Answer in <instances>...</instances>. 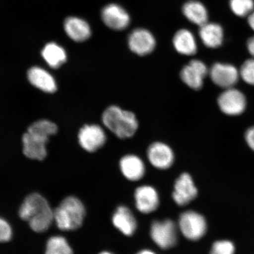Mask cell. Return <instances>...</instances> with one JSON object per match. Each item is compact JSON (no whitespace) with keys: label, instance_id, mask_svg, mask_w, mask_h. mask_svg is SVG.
<instances>
[{"label":"cell","instance_id":"cell-1","mask_svg":"<svg viewBox=\"0 0 254 254\" xmlns=\"http://www.w3.org/2000/svg\"><path fill=\"white\" fill-rule=\"evenodd\" d=\"M22 220L29 224L36 233L46 231L54 221V211L45 198L39 193H32L24 199L19 210Z\"/></svg>","mask_w":254,"mask_h":254},{"label":"cell","instance_id":"cell-2","mask_svg":"<svg viewBox=\"0 0 254 254\" xmlns=\"http://www.w3.org/2000/svg\"><path fill=\"white\" fill-rule=\"evenodd\" d=\"M102 122L107 128L121 139L132 137L138 128L135 114L116 106H110L104 111Z\"/></svg>","mask_w":254,"mask_h":254},{"label":"cell","instance_id":"cell-3","mask_svg":"<svg viewBox=\"0 0 254 254\" xmlns=\"http://www.w3.org/2000/svg\"><path fill=\"white\" fill-rule=\"evenodd\" d=\"M85 215L83 204L77 198L70 196L64 199L54 211V221L61 230H75L81 226Z\"/></svg>","mask_w":254,"mask_h":254},{"label":"cell","instance_id":"cell-4","mask_svg":"<svg viewBox=\"0 0 254 254\" xmlns=\"http://www.w3.org/2000/svg\"><path fill=\"white\" fill-rule=\"evenodd\" d=\"M179 224L183 236L190 241H198L207 231L204 216L193 211H187L181 214Z\"/></svg>","mask_w":254,"mask_h":254},{"label":"cell","instance_id":"cell-5","mask_svg":"<svg viewBox=\"0 0 254 254\" xmlns=\"http://www.w3.org/2000/svg\"><path fill=\"white\" fill-rule=\"evenodd\" d=\"M152 240L163 250H168L176 245L178 241L176 224L171 220L154 221L151 227Z\"/></svg>","mask_w":254,"mask_h":254},{"label":"cell","instance_id":"cell-6","mask_svg":"<svg viewBox=\"0 0 254 254\" xmlns=\"http://www.w3.org/2000/svg\"><path fill=\"white\" fill-rule=\"evenodd\" d=\"M217 102L222 112L230 116L241 115L245 111L247 104L245 95L234 87L225 89L218 97Z\"/></svg>","mask_w":254,"mask_h":254},{"label":"cell","instance_id":"cell-7","mask_svg":"<svg viewBox=\"0 0 254 254\" xmlns=\"http://www.w3.org/2000/svg\"><path fill=\"white\" fill-rule=\"evenodd\" d=\"M209 75L216 85L225 90L234 87L240 77V71L236 66L221 63H215L212 66Z\"/></svg>","mask_w":254,"mask_h":254},{"label":"cell","instance_id":"cell-8","mask_svg":"<svg viewBox=\"0 0 254 254\" xmlns=\"http://www.w3.org/2000/svg\"><path fill=\"white\" fill-rule=\"evenodd\" d=\"M78 138L81 147L90 152L99 150L107 140L104 130L96 125L84 126L79 131Z\"/></svg>","mask_w":254,"mask_h":254},{"label":"cell","instance_id":"cell-9","mask_svg":"<svg viewBox=\"0 0 254 254\" xmlns=\"http://www.w3.org/2000/svg\"><path fill=\"white\" fill-rule=\"evenodd\" d=\"M209 74L207 66L198 60H193L184 66L180 77L187 86L192 90H199L204 85L206 75Z\"/></svg>","mask_w":254,"mask_h":254},{"label":"cell","instance_id":"cell-10","mask_svg":"<svg viewBox=\"0 0 254 254\" xmlns=\"http://www.w3.org/2000/svg\"><path fill=\"white\" fill-rule=\"evenodd\" d=\"M128 44L130 50L139 56L151 53L156 47L155 37L144 28H136L129 35Z\"/></svg>","mask_w":254,"mask_h":254},{"label":"cell","instance_id":"cell-11","mask_svg":"<svg viewBox=\"0 0 254 254\" xmlns=\"http://www.w3.org/2000/svg\"><path fill=\"white\" fill-rule=\"evenodd\" d=\"M101 15L105 25L113 30H125L131 22L130 16L126 9L114 3L105 6Z\"/></svg>","mask_w":254,"mask_h":254},{"label":"cell","instance_id":"cell-12","mask_svg":"<svg viewBox=\"0 0 254 254\" xmlns=\"http://www.w3.org/2000/svg\"><path fill=\"white\" fill-rule=\"evenodd\" d=\"M198 190L191 177L188 173H183L175 182L173 198L179 206H185L195 199Z\"/></svg>","mask_w":254,"mask_h":254},{"label":"cell","instance_id":"cell-13","mask_svg":"<svg viewBox=\"0 0 254 254\" xmlns=\"http://www.w3.org/2000/svg\"><path fill=\"white\" fill-rule=\"evenodd\" d=\"M147 157L152 166L159 170L168 169L174 161L172 149L163 142L152 144L148 148Z\"/></svg>","mask_w":254,"mask_h":254},{"label":"cell","instance_id":"cell-14","mask_svg":"<svg viewBox=\"0 0 254 254\" xmlns=\"http://www.w3.org/2000/svg\"><path fill=\"white\" fill-rule=\"evenodd\" d=\"M135 205L143 214H150L155 211L160 204V198L156 190L150 186L138 187L134 193Z\"/></svg>","mask_w":254,"mask_h":254},{"label":"cell","instance_id":"cell-15","mask_svg":"<svg viewBox=\"0 0 254 254\" xmlns=\"http://www.w3.org/2000/svg\"><path fill=\"white\" fill-rule=\"evenodd\" d=\"M23 152L32 160H43L47 156L46 144L48 139L27 132L23 136Z\"/></svg>","mask_w":254,"mask_h":254},{"label":"cell","instance_id":"cell-16","mask_svg":"<svg viewBox=\"0 0 254 254\" xmlns=\"http://www.w3.org/2000/svg\"><path fill=\"white\" fill-rule=\"evenodd\" d=\"M65 33L75 42H84L91 37L90 25L83 19L77 17L66 18L64 23Z\"/></svg>","mask_w":254,"mask_h":254},{"label":"cell","instance_id":"cell-17","mask_svg":"<svg viewBox=\"0 0 254 254\" xmlns=\"http://www.w3.org/2000/svg\"><path fill=\"white\" fill-rule=\"evenodd\" d=\"M28 81L35 87L48 93H53L57 90L55 78L44 68L33 66L27 73Z\"/></svg>","mask_w":254,"mask_h":254},{"label":"cell","instance_id":"cell-18","mask_svg":"<svg viewBox=\"0 0 254 254\" xmlns=\"http://www.w3.org/2000/svg\"><path fill=\"white\" fill-rule=\"evenodd\" d=\"M112 221L114 227L126 236H132L137 227L134 215L125 206H120L117 208L113 214Z\"/></svg>","mask_w":254,"mask_h":254},{"label":"cell","instance_id":"cell-19","mask_svg":"<svg viewBox=\"0 0 254 254\" xmlns=\"http://www.w3.org/2000/svg\"><path fill=\"white\" fill-rule=\"evenodd\" d=\"M120 167L124 176L132 182L141 180L145 173L144 163L135 155H127L121 159Z\"/></svg>","mask_w":254,"mask_h":254},{"label":"cell","instance_id":"cell-20","mask_svg":"<svg viewBox=\"0 0 254 254\" xmlns=\"http://www.w3.org/2000/svg\"><path fill=\"white\" fill-rule=\"evenodd\" d=\"M199 36L203 44L210 49H217L223 43V28L217 23L208 22L199 27Z\"/></svg>","mask_w":254,"mask_h":254},{"label":"cell","instance_id":"cell-21","mask_svg":"<svg viewBox=\"0 0 254 254\" xmlns=\"http://www.w3.org/2000/svg\"><path fill=\"white\" fill-rule=\"evenodd\" d=\"M173 43L175 49L181 55H194L197 52V44L193 34L187 29H181L175 34Z\"/></svg>","mask_w":254,"mask_h":254},{"label":"cell","instance_id":"cell-22","mask_svg":"<svg viewBox=\"0 0 254 254\" xmlns=\"http://www.w3.org/2000/svg\"><path fill=\"white\" fill-rule=\"evenodd\" d=\"M183 14L190 23L201 27L208 22V12L202 2L190 0L184 4Z\"/></svg>","mask_w":254,"mask_h":254},{"label":"cell","instance_id":"cell-23","mask_svg":"<svg viewBox=\"0 0 254 254\" xmlns=\"http://www.w3.org/2000/svg\"><path fill=\"white\" fill-rule=\"evenodd\" d=\"M43 58L50 67L58 68L66 61V53L62 46L56 43H49L41 52Z\"/></svg>","mask_w":254,"mask_h":254},{"label":"cell","instance_id":"cell-24","mask_svg":"<svg viewBox=\"0 0 254 254\" xmlns=\"http://www.w3.org/2000/svg\"><path fill=\"white\" fill-rule=\"evenodd\" d=\"M57 130L58 127L55 123L49 120H41L32 124L27 132L49 140L50 136L56 134Z\"/></svg>","mask_w":254,"mask_h":254},{"label":"cell","instance_id":"cell-25","mask_svg":"<svg viewBox=\"0 0 254 254\" xmlns=\"http://www.w3.org/2000/svg\"><path fill=\"white\" fill-rule=\"evenodd\" d=\"M45 254H73V251L64 237L54 236L47 241Z\"/></svg>","mask_w":254,"mask_h":254},{"label":"cell","instance_id":"cell-26","mask_svg":"<svg viewBox=\"0 0 254 254\" xmlns=\"http://www.w3.org/2000/svg\"><path fill=\"white\" fill-rule=\"evenodd\" d=\"M231 11L240 17L249 16L254 10V0H229Z\"/></svg>","mask_w":254,"mask_h":254},{"label":"cell","instance_id":"cell-27","mask_svg":"<svg viewBox=\"0 0 254 254\" xmlns=\"http://www.w3.org/2000/svg\"><path fill=\"white\" fill-rule=\"evenodd\" d=\"M240 75L247 84L254 86V59L244 63L240 68Z\"/></svg>","mask_w":254,"mask_h":254},{"label":"cell","instance_id":"cell-28","mask_svg":"<svg viewBox=\"0 0 254 254\" xmlns=\"http://www.w3.org/2000/svg\"><path fill=\"white\" fill-rule=\"evenodd\" d=\"M236 248L230 241H216L211 247L209 254H235Z\"/></svg>","mask_w":254,"mask_h":254},{"label":"cell","instance_id":"cell-29","mask_svg":"<svg viewBox=\"0 0 254 254\" xmlns=\"http://www.w3.org/2000/svg\"><path fill=\"white\" fill-rule=\"evenodd\" d=\"M10 225L4 219L0 218V243L7 242L12 237Z\"/></svg>","mask_w":254,"mask_h":254},{"label":"cell","instance_id":"cell-30","mask_svg":"<svg viewBox=\"0 0 254 254\" xmlns=\"http://www.w3.org/2000/svg\"><path fill=\"white\" fill-rule=\"evenodd\" d=\"M245 139L249 147L254 151V126L247 130Z\"/></svg>","mask_w":254,"mask_h":254},{"label":"cell","instance_id":"cell-31","mask_svg":"<svg viewBox=\"0 0 254 254\" xmlns=\"http://www.w3.org/2000/svg\"><path fill=\"white\" fill-rule=\"evenodd\" d=\"M247 47L250 55L254 57V36L250 37L248 40Z\"/></svg>","mask_w":254,"mask_h":254},{"label":"cell","instance_id":"cell-32","mask_svg":"<svg viewBox=\"0 0 254 254\" xmlns=\"http://www.w3.org/2000/svg\"><path fill=\"white\" fill-rule=\"evenodd\" d=\"M247 21L250 28L254 31V10L248 16Z\"/></svg>","mask_w":254,"mask_h":254},{"label":"cell","instance_id":"cell-33","mask_svg":"<svg viewBox=\"0 0 254 254\" xmlns=\"http://www.w3.org/2000/svg\"><path fill=\"white\" fill-rule=\"evenodd\" d=\"M136 254H156L151 250H142L141 252H138Z\"/></svg>","mask_w":254,"mask_h":254},{"label":"cell","instance_id":"cell-34","mask_svg":"<svg viewBox=\"0 0 254 254\" xmlns=\"http://www.w3.org/2000/svg\"><path fill=\"white\" fill-rule=\"evenodd\" d=\"M99 254H113L111 253L110 252H103L102 253H100Z\"/></svg>","mask_w":254,"mask_h":254}]
</instances>
